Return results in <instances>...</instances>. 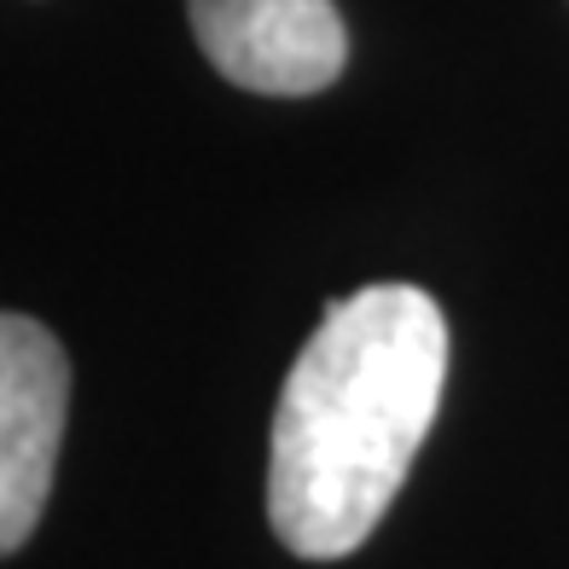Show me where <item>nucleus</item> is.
<instances>
[{
	"instance_id": "1",
	"label": "nucleus",
	"mask_w": 569,
	"mask_h": 569,
	"mask_svg": "<svg viewBox=\"0 0 569 569\" xmlns=\"http://www.w3.org/2000/svg\"><path fill=\"white\" fill-rule=\"evenodd\" d=\"M448 390V315L383 279L326 308L273 407L268 523L297 558H349L372 540Z\"/></svg>"
},
{
	"instance_id": "2",
	"label": "nucleus",
	"mask_w": 569,
	"mask_h": 569,
	"mask_svg": "<svg viewBox=\"0 0 569 569\" xmlns=\"http://www.w3.org/2000/svg\"><path fill=\"white\" fill-rule=\"evenodd\" d=\"M70 419V360L41 320L0 315V552L36 535Z\"/></svg>"
},
{
	"instance_id": "3",
	"label": "nucleus",
	"mask_w": 569,
	"mask_h": 569,
	"mask_svg": "<svg viewBox=\"0 0 569 569\" xmlns=\"http://www.w3.org/2000/svg\"><path fill=\"white\" fill-rule=\"evenodd\" d=\"M187 12L203 59L244 93L308 99L349 64V30L331 0H187Z\"/></svg>"
}]
</instances>
